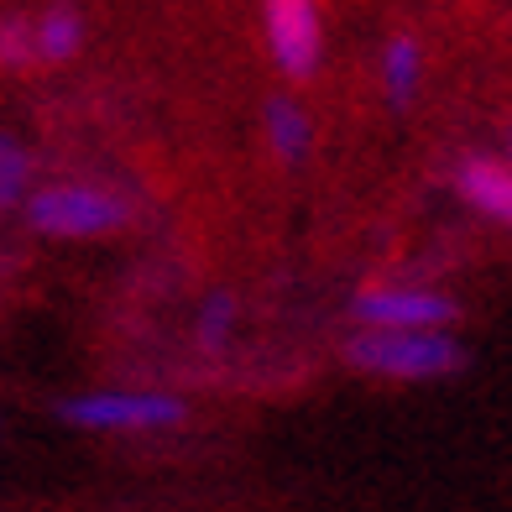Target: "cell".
Returning <instances> with one entry per match:
<instances>
[{
  "mask_svg": "<svg viewBox=\"0 0 512 512\" xmlns=\"http://www.w3.org/2000/svg\"><path fill=\"white\" fill-rule=\"evenodd\" d=\"M345 366L382 382H439L465 366V345L450 330H356Z\"/></svg>",
  "mask_w": 512,
  "mask_h": 512,
  "instance_id": "obj_1",
  "label": "cell"
},
{
  "mask_svg": "<svg viewBox=\"0 0 512 512\" xmlns=\"http://www.w3.org/2000/svg\"><path fill=\"white\" fill-rule=\"evenodd\" d=\"M21 215L37 236H53V241H95L110 236L131 220V204L105 189V183H89V178H58V183H37L21 204Z\"/></svg>",
  "mask_w": 512,
  "mask_h": 512,
  "instance_id": "obj_2",
  "label": "cell"
},
{
  "mask_svg": "<svg viewBox=\"0 0 512 512\" xmlns=\"http://www.w3.org/2000/svg\"><path fill=\"white\" fill-rule=\"evenodd\" d=\"M58 418L84 434H162L189 418V403L157 387H95L79 398H63Z\"/></svg>",
  "mask_w": 512,
  "mask_h": 512,
  "instance_id": "obj_3",
  "label": "cell"
},
{
  "mask_svg": "<svg viewBox=\"0 0 512 512\" xmlns=\"http://www.w3.org/2000/svg\"><path fill=\"white\" fill-rule=\"evenodd\" d=\"M262 37L277 74L304 84L324 63V11L319 0H262Z\"/></svg>",
  "mask_w": 512,
  "mask_h": 512,
  "instance_id": "obj_4",
  "label": "cell"
},
{
  "mask_svg": "<svg viewBox=\"0 0 512 512\" xmlns=\"http://www.w3.org/2000/svg\"><path fill=\"white\" fill-rule=\"evenodd\" d=\"M455 298L413 283H377L351 298L356 330H450L455 324Z\"/></svg>",
  "mask_w": 512,
  "mask_h": 512,
  "instance_id": "obj_5",
  "label": "cell"
},
{
  "mask_svg": "<svg viewBox=\"0 0 512 512\" xmlns=\"http://www.w3.org/2000/svg\"><path fill=\"white\" fill-rule=\"evenodd\" d=\"M455 189L460 199L481 209L486 220H497L512 230V162L497 157H460L455 162Z\"/></svg>",
  "mask_w": 512,
  "mask_h": 512,
  "instance_id": "obj_6",
  "label": "cell"
},
{
  "mask_svg": "<svg viewBox=\"0 0 512 512\" xmlns=\"http://www.w3.org/2000/svg\"><path fill=\"white\" fill-rule=\"evenodd\" d=\"M262 136H267V147H272V157L277 162H304L309 152H314V121H309V110L298 105L293 95H277V100H267V110H262Z\"/></svg>",
  "mask_w": 512,
  "mask_h": 512,
  "instance_id": "obj_7",
  "label": "cell"
},
{
  "mask_svg": "<svg viewBox=\"0 0 512 512\" xmlns=\"http://www.w3.org/2000/svg\"><path fill=\"white\" fill-rule=\"evenodd\" d=\"M377 74H382V95H387L392 110L413 105L418 84H424V48H418V37L392 32L387 48H382V58H377Z\"/></svg>",
  "mask_w": 512,
  "mask_h": 512,
  "instance_id": "obj_8",
  "label": "cell"
},
{
  "mask_svg": "<svg viewBox=\"0 0 512 512\" xmlns=\"http://www.w3.org/2000/svg\"><path fill=\"white\" fill-rule=\"evenodd\" d=\"M32 42H37V63H68L84 48V16L68 0H53L42 16H32Z\"/></svg>",
  "mask_w": 512,
  "mask_h": 512,
  "instance_id": "obj_9",
  "label": "cell"
},
{
  "mask_svg": "<svg viewBox=\"0 0 512 512\" xmlns=\"http://www.w3.org/2000/svg\"><path fill=\"white\" fill-rule=\"evenodd\" d=\"M32 189H37V162H32V152L21 147L11 131H0V215H6V209H21Z\"/></svg>",
  "mask_w": 512,
  "mask_h": 512,
  "instance_id": "obj_10",
  "label": "cell"
},
{
  "mask_svg": "<svg viewBox=\"0 0 512 512\" xmlns=\"http://www.w3.org/2000/svg\"><path fill=\"white\" fill-rule=\"evenodd\" d=\"M230 335H236V298L209 293L199 304V319H194V340L204 345V351H225Z\"/></svg>",
  "mask_w": 512,
  "mask_h": 512,
  "instance_id": "obj_11",
  "label": "cell"
},
{
  "mask_svg": "<svg viewBox=\"0 0 512 512\" xmlns=\"http://www.w3.org/2000/svg\"><path fill=\"white\" fill-rule=\"evenodd\" d=\"M37 63V42H32V16H0V68L21 74Z\"/></svg>",
  "mask_w": 512,
  "mask_h": 512,
  "instance_id": "obj_12",
  "label": "cell"
},
{
  "mask_svg": "<svg viewBox=\"0 0 512 512\" xmlns=\"http://www.w3.org/2000/svg\"><path fill=\"white\" fill-rule=\"evenodd\" d=\"M507 162H512V131H507Z\"/></svg>",
  "mask_w": 512,
  "mask_h": 512,
  "instance_id": "obj_13",
  "label": "cell"
}]
</instances>
